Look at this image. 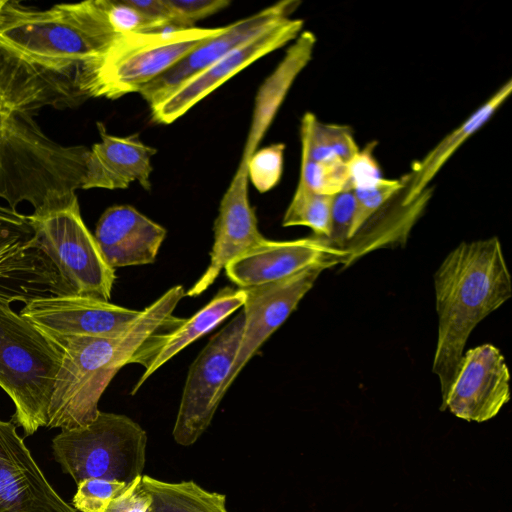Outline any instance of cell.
<instances>
[{
  "label": "cell",
  "instance_id": "cell-1",
  "mask_svg": "<svg viewBox=\"0 0 512 512\" xmlns=\"http://www.w3.org/2000/svg\"><path fill=\"white\" fill-rule=\"evenodd\" d=\"M185 292L181 285L170 288L115 337L45 334L61 353L46 427L71 429L92 422L100 411L98 402L105 389L140 345L152 334L180 321L173 311Z\"/></svg>",
  "mask_w": 512,
  "mask_h": 512
},
{
  "label": "cell",
  "instance_id": "cell-2",
  "mask_svg": "<svg viewBox=\"0 0 512 512\" xmlns=\"http://www.w3.org/2000/svg\"><path fill=\"white\" fill-rule=\"evenodd\" d=\"M434 288L438 335L432 372L443 399L471 332L512 296V278L499 239L459 244L437 269Z\"/></svg>",
  "mask_w": 512,
  "mask_h": 512
},
{
  "label": "cell",
  "instance_id": "cell-3",
  "mask_svg": "<svg viewBox=\"0 0 512 512\" xmlns=\"http://www.w3.org/2000/svg\"><path fill=\"white\" fill-rule=\"evenodd\" d=\"M119 36L101 0L57 4L46 10L8 0L0 12V49L68 80L74 88L82 70Z\"/></svg>",
  "mask_w": 512,
  "mask_h": 512
},
{
  "label": "cell",
  "instance_id": "cell-4",
  "mask_svg": "<svg viewBox=\"0 0 512 512\" xmlns=\"http://www.w3.org/2000/svg\"><path fill=\"white\" fill-rule=\"evenodd\" d=\"M33 113L0 123V198L40 211L70 200L81 189L89 149L63 146L43 133Z\"/></svg>",
  "mask_w": 512,
  "mask_h": 512
},
{
  "label": "cell",
  "instance_id": "cell-5",
  "mask_svg": "<svg viewBox=\"0 0 512 512\" xmlns=\"http://www.w3.org/2000/svg\"><path fill=\"white\" fill-rule=\"evenodd\" d=\"M223 29L193 27L121 34L103 55L82 70L75 88L85 98L116 99L139 92Z\"/></svg>",
  "mask_w": 512,
  "mask_h": 512
},
{
  "label": "cell",
  "instance_id": "cell-6",
  "mask_svg": "<svg viewBox=\"0 0 512 512\" xmlns=\"http://www.w3.org/2000/svg\"><path fill=\"white\" fill-rule=\"evenodd\" d=\"M61 353L44 333L0 300V388L11 398L12 421L26 436L46 427Z\"/></svg>",
  "mask_w": 512,
  "mask_h": 512
},
{
  "label": "cell",
  "instance_id": "cell-7",
  "mask_svg": "<svg viewBox=\"0 0 512 512\" xmlns=\"http://www.w3.org/2000/svg\"><path fill=\"white\" fill-rule=\"evenodd\" d=\"M147 434L126 415L99 411L89 424L61 429L52 440L55 460L76 484L89 478L127 484L142 475Z\"/></svg>",
  "mask_w": 512,
  "mask_h": 512
},
{
  "label": "cell",
  "instance_id": "cell-8",
  "mask_svg": "<svg viewBox=\"0 0 512 512\" xmlns=\"http://www.w3.org/2000/svg\"><path fill=\"white\" fill-rule=\"evenodd\" d=\"M28 216L37 247L54 265L68 294L109 301L115 269L107 264L86 227L77 195Z\"/></svg>",
  "mask_w": 512,
  "mask_h": 512
},
{
  "label": "cell",
  "instance_id": "cell-9",
  "mask_svg": "<svg viewBox=\"0 0 512 512\" xmlns=\"http://www.w3.org/2000/svg\"><path fill=\"white\" fill-rule=\"evenodd\" d=\"M243 327L241 311L210 339L191 364L172 431L179 445L194 444L210 425L225 395L224 383L234 363Z\"/></svg>",
  "mask_w": 512,
  "mask_h": 512
},
{
  "label": "cell",
  "instance_id": "cell-10",
  "mask_svg": "<svg viewBox=\"0 0 512 512\" xmlns=\"http://www.w3.org/2000/svg\"><path fill=\"white\" fill-rule=\"evenodd\" d=\"M66 294L54 265L37 247L29 216L0 205V300L26 304Z\"/></svg>",
  "mask_w": 512,
  "mask_h": 512
},
{
  "label": "cell",
  "instance_id": "cell-11",
  "mask_svg": "<svg viewBox=\"0 0 512 512\" xmlns=\"http://www.w3.org/2000/svg\"><path fill=\"white\" fill-rule=\"evenodd\" d=\"M332 266L333 263L316 264L278 281L243 288L246 293L242 306L244 327L234 363L224 383L225 393L262 344L296 309L319 275Z\"/></svg>",
  "mask_w": 512,
  "mask_h": 512
},
{
  "label": "cell",
  "instance_id": "cell-12",
  "mask_svg": "<svg viewBox=\"0 0 512 512\" xmlns=\"http://www.w3.org/2000/svg\"><path fill=\"white\" fill-rule=\"evenodd\" d=\"M510 372L500 350L489 343L464 352L440 410L474 422L495 417L510 400Z\"/></svg>",
  "mask_w": 512,
  "mask_h": 512
},
{
  "label": "cell",
  "instance_id": "cell-13",
  "mask_svg": "<svg viewBox=\"0 0 512 512\" xmlns=\"http://www.w3.org/2000/svg\"><path fill=\"white\" fill-rule=\"evenodd\" d=\"M303 25L302 19L291 17L276 23L183 83L167 98L151 107L153 119L162 124L176 121L242 69L295 40L302 32Z\"/></svg>",
  "mask_w": 512,
  "mask_h": 512
},
{
  "label": "cell",
  "instance_id": "cell-14",
  "mask_svg": "<svg viewBox=\"0 0 512 512\" xmlns=\"http://www.w3.org/2000/svg\"><path fill=\"white\" fill-rule=\"evenodd\" d=\"M140 313L141 310L109 301L66 294L32 300L19 314L47 335L115 337L123 333Z\"/></svg>",
  "mask_w": 512,
  "mask_h": 512
},
{
  "label": "cell",
  "instance_id": "cell-15",
  "mask_svg": "<svg viewBox=\"0 0 512 512\" xmlns=\"http://www.w3.org/2000/svg\"><path fill=\"white\" fill-rule=\"evenodd\" d=\"M299 4L297 0L279 1L251 16L224 26L219 35L201 43L169 70L142 87L138 93L147 101L150 108L156 106L198 73L276 23L290 17Z\"/></svg>",
  "mask_w": 512,
  "mask_h": 512
},
{
  "label": "cell",
  "instance_id": "cell-16",
  "mask_svg": "<svg viewBox=\"0 0 512 512\" xmlns=\"http://www.w3.org/2000/svg\"><path fill=\"white\" fill-rule=\"evenodd\" d=\"M0 512H79L49 483L15 423L1 419Z\"/></svg>",
  "mask_w": 512,
  "mask_h": 512
},
{
  "label": "cell",
  "instance_id": "cell-17",
  "mask_svg": "<svg viewBox=\"0 0 512 512\" xmlns=\"http://www.w3.org/2000/svg\"><path fill=\"white\" fill-rule=\"evenodd\" d=\"M347 255L315 236L289 241L266 239L229 262L226 276L239 288L258 286L291 276L307 267L333 263L345 267Z\"/></svg>",
  "mask_w": 512,
  "mask_h": 512
},
{
  "label": "cell",
  "instance_id": "cell-18",
  "mask_svg": "<svg viewBox=\"0 0 512 512\" xmlns=\"http://www.w3.org/2000/svg\"><path fill=\"white\" fill-rule=\"evenodd\" d=\"M248 181L247 164L239 163L219 205L210 263L185 296L201 295L229 262L266 240L258 230L257 219L249 203Z\"/></svg>",
  "mask_w": 512,
  "mask_h": 512
},
{
  "label": "cell",
  "instance_id": "cell-19",
  "mask_svg": "<svg viewBox=\"0 0 512 512\" xmlns=\"http://www.w3.org/2000/svg\"><path fill=\"white\" fill-rule=\"evenodd\" d=\"M245 298L246 293L243 288L235 289L226 286L193 316L187 319L181 318L173 327L162 329L149 336L129 361V364H140L144 368L131 394L134 395L154 372L177 353L210 332L242 307Z\"/></svg>",
  "mask_w": 512,
  "mask_h": 512
},
{
  "label": "cell",
  "instance_id": "cell-20",
  "mask_svg": "<svg viewBox=\"0 0 512 512\" xmlns=\"http://www.w3.org/2000/svg\"><path fill=\"white\" fill-rule=\"evenodd\" d=\"M85 98L66 79L40 70L0 49V123L17 113L66 108Z\"/></svg>",
  "mask_w": 512,
  "mask_h": 512
},
{
  "label": "cell",
  "instance_id": "cell-21",
  "mask_svg": "<svg viewBox=\"0 0 512 512\" xmlns=\"http://www.w3.org/2000/svg\"><path fill=\"white\" fill-rule=\"evenodd\" d=\"M94 237L115 269L154 263L166 230L130 205H114L99 218Z\"/></svg>",
  "mask_w": 512,
  "mask_h": 512
},
{
  "label": "cell",
  "instance_id": "cell-22",
  "mask_svg": "<svg viewBox=\"0 0 512 512\" xmlns=\"http://www.w3.org/2000/svg\"><path fill=\"white\" fill-rule=\"evenodd\" d=\"M101 140L89 149L81 189H124L138 182L151 189V158L156 149L145 145L137 136L119 137L109 134L97 123Z\"/></svg>",
  "mask_w": 512,
  "mask_h": 512
},
{
  "label": "cell",
  "instance_id": "cell-23",
  "mask_svg": "<svg viewBox=\"0 0 512 512\" xmlns=\"http://www.w3.org/2000/svg\"><path fill=\"white\" fill-rule=\"evenodd\" d=\"M316 42L313 32L302 31L286 50L275 70L260 86L240 163L247 164L256 151L292 84L311 61Z\"/></svg>",
  "mask_w": 512,
  "mask_h": 512
},
{
  "label": "cell",
  "instance_id": "cell-24",
  "mask_svg": "<svg viewBox=\"0 0 512 512\" xmlns=\"http://www.w3.org/2000/svg\"><path fill=\"white\" fill-rule=\"evenodd\" d=\"M512 92V80L505 82L489 99L471 113L458 127L447 134L421 160L414 162L411 171L404 176L405 187L400 203L410 205L421 198L442 167L455 152L480 130L508 99Z\"/></svg>",
  "mask_w": 512,
  "mask_h": 512
},
{
  "label": "cell",
  "instance_id": "cell-25",
  "mask_svg": "<svg viewBox=\"0 0 512 512\" xmlns=\"http://www.w3.org/2000/svg\"><path fill=\"white\" fill-rule=\"evenodd\" d=\"M428 199L427 191L410 205L399 202V207L393 211L374 214L344 245L342 250L347 255L345 267L376 249L405 244Z\"/></svg>",
  "mask_w": 512,
  "mask_h": 512
},
{
  "label": "cell",
  "instance_id": "cell-26",
  "mask_svg": "<svg viewBox=\"0 0 512 512\" xmlns=\"http://www.w3.org/2000/svg\"><path fill=\"white\" fill-rule=\"evenodd\" d=\"M142 484L152 497V512H229L224 494L192 480L171 483L142 475Z\"/></svg>",
  "mask_w": 512,
  "mask_h": 512
},
{
  "label": "cell",
  "instance_id": "cell-27",
  "mask_svg": "<svg viewBox=\"0 0 512 512\" xmlns=\"http://www.w3.org/2000/svg\"><path fill=\"white\" fill-rule=\"evenodd\" d=\"M301 157L348 164L360 148L350 127L323 123L311 112L301 120Z\"/></svg>",
  "mask_w": 512,
  "mask_h": 512
},
{
  "label": "cell",
  "instance_id": "cell-28",
  "mask_svg": "<svg viewBox=\"0 0 512 512\" xmlns=\"http://www.w3.org/2000/svg\"><path fill=\"white\" fill-rule=\"evenodd\" d=\"M331 204L332 196L314 193L298 183L282 226H306L313 236L326 240L330 234Z\"/></svg>",
  "mask_w": 512,
  "mask_h": 512
},
{
  "label": "cell",
  "instance_id": "cell-29",
  "mask_svg": "<svg viewBox=\"0 0 512 512\" xmlns=\"http://www.w3.org/2000/svg\"><path fill=\"white\" fill-rule=\"evenodd\" d=\"M298 183L314 193L334 196L349 189L348 164L340 161H314L301 157Z\"/></svg>",
  "mask_w": 512,
  "mask_h": 512
},
{
  "label": "cell",
  "instance_id": "cell-30",
  "mask_svg": "<svg viewBox=\"0 0 512 512\" xmlns=\"http://www.w3.org/2000/svg\"><path fill=\"white\" fill-rule=\"evenodd\" d=\"M404 187L405 181L403 177L401 179L386 178L382 184L373 189L353 191L356 205L349 240L374 214L399 195Z\"/></svg>",
  "mask_w": 512,
  "mask_h": 512
},
{
  "label": "cell",
  "instance_id": "cell-31",
  "mask_svg": "<svg viewBox=\"0 0 512 512\" xmlns=\"http://www.w3.org/2000/svg\"><path fill=\"white\" fill-rule=\"evenodd\" d=\"M283 143L272 144L255 151L247 163L248 179L261 193L275 187L281 179L284 163Z\"/></svg>",
  "mask_w": 512,
  "mask_h": 512
},
{
  "label": "cell",
  "instance_id": "cell-32",
  "mask_svg": "<svg viewBox=\"0 0 512 512\" xmlns=\"http://www.w3.org/2000/svg\"><path fill=\"white\" fill-rule=\"evenodd\" d=\"M128 484L118 480L89 478L77 484L72 506L79 512H104Z\"/></svg>",
  "mask_w": 512,
  "mask_h": 512
},
{
  "label": "cell",
  "instance_id": "cell-33",
  "mask_svg": "<svg viewBox=\"0 0 512 512\" xmlns=\"http://www.w3.org/2000/svg\"><path fill=\"white\" fill-rule=\"evenodd\" d=\"M355 205V194L351 189L332 196L330 234L326 239L332 247L342 250L349 240Z\"/></svg>",
  "mask_w": 512,
  "mask_h": 512
},
{
  "label": "cell",
  "instance_id": "cell-34",
  "mask_svg": "<svg viewBox=\"0 0 512 512\" xmlns=\"http://www.w3.org/2000/svg\"><path fill=\"white\" fill-rule=\"evenodd\" d=\"M374 148L375 143H369L348 163L349 189L365 191L379 186L386 180L373 155Z\"/></svg>",
  "mask_w": 512,
  "mask_h": 512
},
{
  "label": "cell",
  "instance_id": "cell-35",
  "mask_svg": "<svg viewBox=\"0 0 512 512\" xmlns=\"http://www.w3.org/2000/svg\"><path fill=\"white\" fill-rule=\"evenodd\" d=\"M170 11V22L181 29L194 24L227 7V0H165Z\"/></svg>",
  "mask_w": 512,
  "mask_h": 512
},
{
  "label": "cell",
  "instance_id": "cell-36",
  "mask_svg": "<svg viewBox=\"0 0 512 512\" xmlns=\"http://www.w3.org/2000/svg\"><path fill=\"white\" fill-rule=\"evenodd\" d=\"M101 2L110 25L120 35L141 31L157 23L127 4L125 0Z\"/></svg>",
  "mask_w": 512,
  "mask_h": 512
},
{
  "label": "cell",
  "instance_id": "cell-37",
  "mask_svg": "<svg viewBox=\"0 0 512 512\" xmlns=\"http://www.w3.org/2000/svg\"><path fill=\"white\" fill-rule=\"evenodd\" d=\"M152 497L142 484V475L135 478L116 496L104 512H152Z\"/></svg>",
  "mask_w": 512,
  "mask_h": 512
},
{
  "label": "cell",
  "instance_id": "cell-38",
  "mask_svg": "<svg viewBox=\"0 0 512 512\" xmlns=\"http://www.w3.org/2000/svg\"><path fill=\"white\" fill-rule=\"evenodd\" d=\"M154 22H170V11L165 0H125Z\"/></svg>",
  "mask_w": 512,
  "mask_h": 512
},
{
  "label": "cell",
  "instance_id": "cell-39",
  "mask_svg": "<svg viewBox=\"0 0 512 512\" xmlns=\"http://www.w3.org/2000/svg\"><path fill=\"white\" fill-rule=\"evenodd\" d=\"M7 1L5 0H0V12L2 11L3 7L5 6Z\"/></svg>",
  "mask_w": 512,
  "mask_h": 512
}]
</instances>
